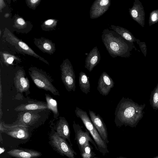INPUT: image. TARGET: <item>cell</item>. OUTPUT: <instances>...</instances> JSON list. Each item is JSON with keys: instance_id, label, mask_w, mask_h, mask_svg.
I'll use <instances>...</instances> for the list:
<instances>
[{"instance_id": "obj_25", "label": "cell", "mask_w": 158, "mask_h": 158, "mask_svg": "<svg viewBox=\"0 0 158 158\" xmlns=\"http://www.w3.org/2000/svg\"><path fill=\"white\" fill-rule=\"evenodd\" d=\"M43 46L44 48L47 50H49L51 48V47L50 44L47 43H45Z\"/></svg>"}, {"instance_id": "obj_28", "label": "cell", "mask_w": 158, "mask_h": 158, "mask_svg": "<svg viewBox=\"0 0 158 158\" xmlns=\"http://www.w3.org/2000/svg\"><path fill=\"white\" fill-rule=\"evenodd\" d=\"M53 22V20L52 19H49L45 21V23L46 25H49L52 24Z\"/></svg>"}, {"instance_id": "obj_22", "label": "cell", "mask_w": 158, "mask_h": 158, "mask_svg": "<svg viewBox=\"0 0 158 158\" xmlns=\"http://www.w3.org/2000/svg\"><path fill=\"white\" fill-rule=\"evenodd\" d=\"M93 147L90 144L89 142H87L85 145L83 152L81 154L83 158H93L96 155L93 151Z\"/></svg>"}, {"instance_id": "obj_6", "label": "cell", "mask_w": 158, "mask_h": 158, "mask_svg": "<svg viewBox=\"0 0 158 158\" xmlns=\"http://www.w3.org/2000/svg\"><path fill=\"white\" fill-rule=\"evenodd\" d=\"M61 78L65 88L69 92L76 90L75 75L73 67L69 60L65 62L61 68Z\"/></svg>"}, {"instance_id": "obj_31", "label": "cell", "mask_w": 158, "mask_h": 158, "mask_svg": "<svg viewBox=\"0 0 158 158\" xmlns=\"http://www.w3.org/2000/svg\"><path fill=\"white\" fill-rule=\"evenodd\" d=\"M116 158H125V157H117Z\"/></svg>"}, {"instance_id": "obj_16", "label": "cell", "mask_w": 158, "mask_h": 158, "mask_svg": "<svg viewBox=\"0 0 158 158\" xmlns=\"http://www.w3.org/2000/svg\"><path fill=\"white\" fill-rule=\"evenodd\" d=\"M56 133L63 138L67 139L70 145L72 146L70 136V131L69 123L64 117L60 118L57 124L56 128Z\"/></svg>"}, {"instance_id": "obj_18", "label": "cell", "mask_w": 158, "mask_h": 158, "mask_svg": "<svg viewBox=\"0 0 158 158\" xmlns=\"http://www.w3.org/2000/svg\"><path fill=\"white\" fill-rule=\"evenodd\" d=\"M79 84L80 89L83 93L87 94L90 92V86L89 78L83 72L79 73Z\"/></svg>"}, {"instance_id": "obj_1", "label": "cell", "mask_w": 158, "mask_h": 158, "mask_svg": "<svg viewBox=\"0 0 158 158\" xmlns=\"http://www.w3.org/2000/svg\"><path fill=\"white\" fill-rule=\"evenodd\" d=\"M145 106V104L139 105L131 99L123 97L115 111L114 122L116 127L136 126L143 117Z\"/></svg>"}, {"instance_id": "obj_3", "label": "cell", "mask_w": 158, "mask_h": 158, "mask_svg": "<svg viewBox=\"0 0 158 158\" xmlns=\"http://www.w3.org/2000/svg\"><path fill=\"white\" fill-rule=\"evenodd\" d=\"M75 112L77 117L81 119L86 128L91 135L97 145L99 151L104 156L108 153L109 152L107 144L104 142L100 136L86 112L76 107Z\"/></svg>"}, {"instance_id": "obj_13", "label": "cell", "mask_w": 158, "mask_h": 158, "mask_svg": "<svg viewBox=\"0 0 158 158\" xmlns=\"http://www.w3.org/2000/svg\"><path fill=\"white\" fill-rule=\"evenodd\" d=\"M7 153L16 158H37L42 154L38 151L24 148H16L11 150Z\"/></svg>"}, {"instance_id": "obj_24", "label": "cell", "mask_w": 158, "mask_h": 158, "mask_svg": "<svg viewBox=\"0 0 158 158\" xmlns=\"http://www.w3.org/2000/svg\"><path fill=\"white\" fill-rule=\"evenodd\" d=\"M131 14L132 17L134 18H136L138 16L137 11L135 9H133L131 11Z\"/></svg>"}, {"instance_id": "obj_2", "label": "cell", "mask_w": 158, "mask_h": 158, "mask_svg": "<svg viewBox=\"0 0 158 158\" xmlns=\"http://www.w3.org/2000/svg\"><path fill=\"white\" fill-rule=\"evenodd\" d=\"M101 37L107 50L112 57H126L129 54L130 43L113 30L104 29Z\"/></svg>"}, {"instance_id": "obj_20", "label": "cell", "mask_w": 158, "mask_h": 158, "mask_svg": "<svg viewBox=\"0 0 158 158\" xmlns=\"http://www.w3.org/2000/svg\"><path fill=\"white\" fill-rule=\"evenodd\" d=\"M48 109L51 110L54 115L57 117L59 114L57 108L56 101L48 94H45Z\"/></svg>"}, {"instance_id": "obj_23", "label": "cell", "mask_w": 158, "mask_h": 158, "mask_svg": "<svg viewBox=\"0 0 158 158\" xmlns=\"http://www.w3.org/2000/svg\"><path fill=\"white\" fill-rule=\"evenodd\" d=\"M18 44L20 47L25 50H27L29 49V48L27 45L23 42L19 41Z\"/></svg>"}, {"instance_id": "obj_21", "label": "cell", "mask_w": 158, "mask_h": 158, "mask_svg": "<svg viewBox=\"0 0 158 158\" xmlns=\"http://www.w3.org/2000/svg\"><path fill=\"white\" fill-rule=\"evenodd\" d=\"M150 99V105L154 110H158V83L151 93Z\"/></svg>"}, {"instance_id": "obj_11", "label": "cell", "mask_w": 158, "mask_h": 158, "mask_svg": "<svg viewBox=\"0 0 158 158\" xmlns=\"http://www.w3.org/2000/svg\"><path fill=\"white\" fill-rule=\"evenodd\" d=\"M98 84L97 90L102 95L106 96L114 87V82L106 72H103L100 76Z\"/></svg>"}, {"instance_id": "obj_17", "label": "cell", "mask_w": 158, "mask_h": 158, "mask_svg": "<svg viewBox=\"0 0 158 158\" xmlns=\"http://www.w3.org/2000/svg\"><path fill=\"white\" fill-rule=\"evenodd\" d=\"M48 109L47 103L40 101H29L26 104H21L15 108L17 111L44 110Z\"/></svg>"}, {"instance_id": "obj_7", "label": "cell", "mask_w": 158, "mask_h": 158, "mask_svg": "<svg viewBox=\"0 0 158 158\" xmlns=\"http://www.w3.org/2000/svg\"><path fill=\"white\" fill-rule=\"evenodd\" d=\"M73 127L75 134V140L76 141L79 149L81 154L84 150L85 144L90 142L94 146L96 149L99 151L96 144L89 135V133L88 130L86 131H83L81 126L78 124L73 122Z\"/></svg>"}, {"instance_id": "obj_32", "label": "cell", "mask_w": 158, "mask_h": 158, "mask_svg": "<svg viewBox=\"0 0 158 158\" xmlns=\"http://www.w3.org/2000/svg\"><path fill=\"white\" fill-rule=\"evenodd\" d=\"M93 158H99L98 157H96V156H95Z\"/></svg>"}, {"instance_id": "obj_8", "label": "cell", "mask_w": 158, "mask_h": 158, "mask_svg": "<svg viewBox=\"0 0 158 158\" xmlns=\"http://www.w3.org/2000/svg\"><path fill=\"white\" fill-rule=\"evenodd\" d=\"M3 132L10 136L17 139L26 140L29 138L30 136L28 128L20 125L7 126L3 124Z\"/></svg>"}, {"instance_id": "obj_9", "label": "cell", "mask_w": 158, "mask_h": 158, "mask_svg": "<svg viewBox=\"0 0 158 158\" xmlns=\"http://www.w3.org/2000/svg\"><path fill=\"white\" fill-rule=\"evenodd\" d=\"M91 120L100 136L106 143L108 144V134L106 125L102 118L99 114H96L93 111L89 110Z\"/></svg>"}, {"instance_id": "obj_4", "label": "cell", "mask_w": 158, "mask_h": 158, "mask_svg": "<svg viewBox=\"0 0 158 158\" xmlns=\"http://www.w3.org/2000/svg\"><path fill=\"white\" fill-rule=\"evenodd\" d=\"M49 143L52 146L58 153L62 156L69 158H76V152L66 140L59 136L57 133H54L50 136Z\"/></svg>"}, {"instance_id": "obj_30", "label": "cell", "mask_w": 158, "mask_h": 158, "mask_svg": "<svg viewBox=\"0 0 158 158\" xmlns=\"http://www.w3.org/2000/svg\"><path fill=\"white\" fill-rule=\"evenodd\" d=\"M30 1L31 2V3L33 4H35L38 1V0H31Z\"/></svg>"}, {"instance_id": "obj_19", "label": "cell", "mask_w": 158, "mask_h": 158, "mask_svg": "<svg viewBox=\"0 0 158 158\" xmlns=\"http://www.w3.org/2000/svg\"><path fill=\"white\" fill-rule=\"evenodd\" d=\"M110 28L119 34L127 41H133L132 36L129 32L123 27L112 25Z\"/></svg>"}, {"instance_id": "obj_14", "label": "cell", "mask_w": 158, "mask_h": 158, "mask_svg": "<svg viewBox=\"0 0 158 158\" xmlns=\"http://www.w3.org/2000/svg\"><path fill=\"white\" fill-rule=\"evenodd\" d=\"M100 55L97 46L94 48L89 52L85 60V67L91 72L99 62Z\"/></svg>"}, {"instance_id": "obj_15", "label": "cell", "mask_w": 158, "mask_h": 158, "mask_svg": "<svg viewBox=\"0 0 158 158\" xmlns=\"http://www.w3.org/2000/svg\"><path fill=\"white\" fill-rule=\"evenodd\" d=\"M14 80L15 86L18 92L22 93L28 90L30 87L29 81L22 71L17 72Z\"/></svg>"}, {"instance_id": "obj_10", "label": "cell", "mask_w": 158, "mask_h": 158, "mask_svg": "<svg viewBox=\"0 0 158 158\" xmlns=\"http://www.w3.org/2000/svg\"><path fill=\"white\" fill-rule=\"evenodd\" d=\"M110 4V0L95 1L90 9V18L93 19H96L102 15L108 10Z\"/></svg>"}, {"instance_id": "obj_12", "label": "cell", "mask_w": 158, "mask_h": 158, "mask_svg": "<svg viewBox=\"0 0 158 158\" xmlns=\"http://www.w3.org/2000/svg\"><path fill=\"white\" fill-rule=\"evenodd\" d=\"M40 116L33 110L23 112L18 119L17 123L14 125H20L27 127L32 126L39 120Z\"/></svg>"}, {"instance_id": "obj_26", "label": "cell", "mask_w": 158, "mask_h": 158, "mask_svg": "<svg viewBox=\"0 0 158 158\" xmlns=\"http://www.w3.org/2000/svg\"><path fill=\"white\" fill-rule=\"evenodd\" d=\"M17 22L20 25H23L25 23V22L24 20L21 18H19L17 20Z\"/></svg>"}, {"instance_id": "obj_27", "label": "cell", "mask_w": 158, "mask_h": 158, "mask_svg": "<svg viewBox=\"0 0 158 158\" xmlns=\"http://www.w3.org/2000/svg\"><path fill=\"white\" fill-rule=\"evenodd\" d=\"M157 14L156 13H154L152 16L151 19L153 21H155L157 19Z\"/></svg>"}, {"instance_id": "obj_5", "label": "cell", "mask_w": 158, "mask_h": 158, "mask_svg": "<svg viewBox=\"0 0 158 158\" xmlns=\"http://www.w3.org/2000/svg\"><path fill=\"white\" fill-rule=\"evenodd\" d=\"M30 77L39 88L49 91L55 95L60 96L58 90L54 87L49 77L39 71L33 70L30 73Z\"/></svg>"}, {"instance_id": "obj_29", "label": "cell", "mask_w": 158, "mask_h": 158, "mask_svg": "<svg viewBox=\"0 0 158 158\" xmlns=\"http://www.w3.org/2000/svg\"><path fill=\"white\" fill-rule=\"evenodd\" d=\"M14 60V59L12 57H10L7 60V62L10 64H11Z\"/></svg>"}]
</instances>
